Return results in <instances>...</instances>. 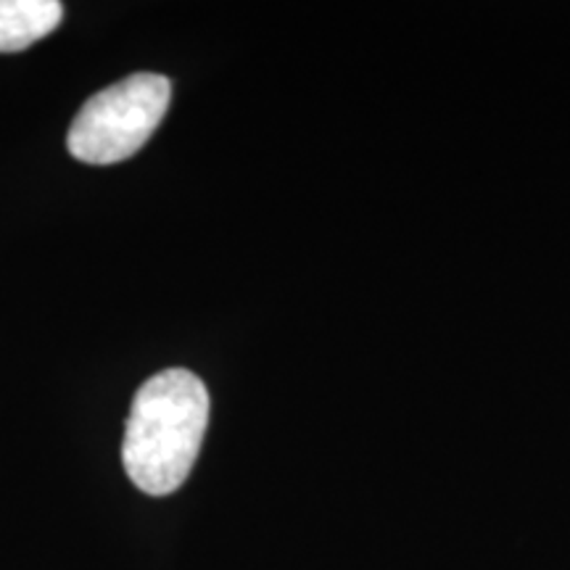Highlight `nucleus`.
<instances>
[{"label": "nucleus", "instance_id": "obj_1", "mask_svg": "<svg viewBox=\"0 0 570 570\" xmlns=\"http://www.w3.org/2000/svg\"><path fill=\"white\" fill-rule=\"evenodd\" d=\"M209 425V391L190 370H161L132 399L122 441L130 481L151 497H167L190 475Z\"/></svg>", "mask_w": 570, "mask_h": 570}, {"label": "nucleus", "instance_id": "obj_2", "mask_svg": "<svg viewBox=\"0 0 570 570\" xmlns=\"http://www.w3.org/2000/svg\"><path fill=\"white\" fill-rule=\"evenodd\" d=\"M173 82L154 71H138L90 98L69 127V154L85 164L130 159L167 117Z\"/></svg>", "mask_w": 570, "mask_h": 570}, {"label": "nucleus", "instance_id": "obj_3", "mask_svg": "<svg viewBox=\"0 0 570 570\" xmlns=\"http://www.w3.org/2000/svg\"><path fill=\"white\" fill-rule=\"evenodd\" d=\"M63 19L56 0H0V53H17L48 38Z\"/></svg>", "mask_w": 570, "mask_h": 570}]
</instances>
